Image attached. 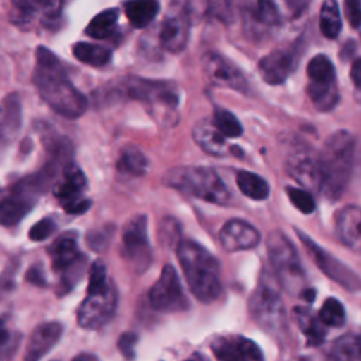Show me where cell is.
<instances>
[{
  "label": "cell",
  "instance_id": "cell-1",
  "mask_svg": "<svg viewBox=\"0 0 361 361\" xmlns=\"http://www.w3.org/2000/svg\"><path fill=\"white\" fill-rule=\"evenodd\" d=\"M35 56L37 66L32 82L42 100L65 118L73 120L83 116L87 99L69 80L58 56L45 47H38Z\"/></svg>",
  "mask_w": 361,
  "mask_h": 361
},
{
  "label": "cell",
  "instance_id": "cell-6",
  "mask_svg": "<svg viewBox=\"0 0 361 361\" xmlns=\"http://www.w3.org/2000/svg\"><path fill=\"white\" fill-rule=\"evenodd\" d=\"M281 288L275 274L264 269L248 302L252 319L269 334H278L285 329V309Z\"/></svg>",
  "mask_w": 361,
  "mask_h": 361
},
{
  "label": "cell",
  "instance_id": "cell-15",
  "mask_svg": "<svg viewBox=\"0 0 361 361\" xmlns=\"http://www.w3.org/2000/svg\"><path fill=\"white\" fill-rule=\"evenodd\" d=\"M117 292L113 285L100 292H90L78 309V324L83 329L96 330L103 327L114 316Z\"/></svg>",
  "mask_w": 361,
  "mask_h": 361
},
{
  "label": "cell",
  "instance_id": "cell-22",
  "mask_svg": "<svg viewBox=\"0 0 361 361\" xmlns=\"http://www.w3.org/2000/svg\"><path fill=\"white\" fill-rule=\"evenodd\" d=\"M63 327L58 322L38 324L30 336L24 351V361H41L61 340Z\"/></svg>",
  "mask_w": 361,
  "mask_h": 361
},
{
  "label": "cell",
  "instance_id": "cell-32",
  "mask_svg": "<svg viewBox=\"0 0 361 361\" xmlns=\"http://www.w3.org/2000/svg\"><path fill=\"white\" fill-rule=\"evenodd\" d=\"M117 169L127 175L141 176L148 169V159L137 147L127 145L121 149L117 161Z\"/></svg>",
  "mask_w": 361,
  "mask_h": 361
},
{
  "label": "cell",
  "instance_id": "cell-49",
  "mask_svg": "<svg viewBox=\"0 0 361 361\" xmlns=\"http://www.w3.org/2000/svg\"><path fill=\"white\" fill-rule=\"evenodd\" d=\"M302 296L307 300V302H313L314 296H316V292L312 289V288H306L303 292H302Z\"/></svg>",
  "mask_w": 361,
  "mask_h": 361
},
{
  "label": "cell",
  "instance_id": "cell-9",
  "mask_svg": "<svg viewBox=\"0 0 361 361\" xmlns=\"http://www.w3.org/2000/svg\"><path fill=\"white\" fill-rule=\"evenodd\" d=\"M121 254L137 274H142L151 264V245L148 240V220L144 214L134 216L123 230Z\"/></svg>",
  "mask_w": 361,
  "mask_h": 361
},
{
  "label": "cell",
  "instance_id": "cell-31",
  "mask_svg": "<svg viewBox=\"0 0 361 361\" xmlns=\"http://www.w3.org/2000/svg\"><path fill=\"white\" fill-rule=\"evenodd\" d=\"M327 361H361V338L354 334L338 337L333 343Z\"/></svg>",
  "mask_w": 361,
  "mask_h": 361
},
{
  "label": "cell",
  "instance_id": "cell-11",
  "mask_svg": "<svg viewBox=\"0 0 361 361\" xmlns=\"http://www.w3.org/2000/svg\"><path fill=\"white\" fill-rule=\"evenodd\" d=\"M149 303L161 313H176L189 309V300L183 292L176 269L166 264L161 276L149 290Z\"/></svg>",
  "mask_w": 361,
  "mask_h": 361
},
{
  "label": "cell",
  "instance_id": "cell-40",
  "mask_svg": "<svg viewBox=\"0 0 361 361\" xmlns=\"http://www.w3.org/2000/svg\"><path fill=\"white\" fill-rule=\"evenodd\" d=\"M111 281L107 278V269L106 265L102 261H94L90 268V278L87 285V293L90 292H100L110 286Z\"/></svg>",
  "mask_w": 361,
  "mask_h": 361
},
{
  "label": "cell",
  "instance_id": "cell-14",
  "mask_svg": "<svg viewBox=\"0 0 361 361\" xmlns=\"http://www.w3.org/2000/svg\"><path fill=\"white\" fill-rule=\"evenodd\" d=\"M124 92L131 99L165 107L166 110H175L179 106V89L169 80L133 76L124 82Z\"/></svg>",
  "mask_w": 361,
  "mask_h": 361
},
{
  "label": "cell",
  "instance_id": "cell-46",
  "mask_svg": "<svg viewBox=\"0 0 361 361\" xmlns=\"http://www.w3.org/2000/svg\"><path fill=\"white\" fill-rule=\"evenodd\" d=\"M309 3H310V0H285L286 7L289 8V11H290L293 16L300 14V13L307 7Z\"/></svg>",
  "mask_w": 361,
  "mask_h": 361
},
{
  "label": "cell",
  "instance_id": "cell-13",
  "mask_svg": "<svg viewBox=\"0 0 361 361\" xmlns=\"http://www.w3.org/2000/svg\"><path fill=\"white\" fill-rule=\"evenodd\" d=\"M296 234L300 238L303 247L307 250L312 259L314 261V264L327 278H330L331 281H334L336 283H338L340 286L350 292H357L361 289V278L351 268H348L344 262H341L330 252L319 247L303 231L296 230Z\"/></svg>",
  "mask_w": 361,
  "mask_h": 361
},
{
  "label": "cell",
  "instance_id": "cell-33",
  "mask_svg": "<svg viewBox=\"0 0 361 361\" xmlns=\"http://www.w3.org/2000/svg\"><path fill=\"white\" fill-rule=\"evenodd\" d=\"M307 94H309L313 106L319 111H329V110H331L336 106L337 100H338V93H337L336 82H333V83L309 82V85H307Z\"/></svg>",
  "mask_w": 361,
  "mask_h": 361
},
{
  "label": "cell",
  "instance_id": "cell-29",
  "mask_svg": "<svg viewBox=\"0 0 361 361\" xmlns=\"http://www.w3.org/2000/svg\"><path fill=\"white\" fill-rule=\"evenodd\" d=\"M118 21V10L107 8L96 14L87 24L85 32L94 39H106L116 34Z\"/></svg>",
  "mask_w": 361,
  "mask_h": 361
},
{
  "label": "cell",
  "instance_id": "cell-28",
  "mask_svg": "<svg viewBox=\"0 0 361 361\" xmlns=\"http://www.w3.org/2000/svg\"><path fill=\"white\" fill-rule=\"evenodd\" d=\"M72 52H73V56L82 63L96 66V68H102L107 65L111 59V49L100 44L76 42L72 47Z\"/></svg>",
  "mask_w": 361,
  "mask_h": 361
},
{
  "label": "cell",
  "instance_id": "cell-5",
  "mask_svg": "<svg viewBox=\"0 0 361 361\" xmlns=\"http://www.w3.org/2000/svg\"><path fill=\"white\" fill-rule=\"evenodd\" d=\"M58 162H49L39 172L11 185L3 195L0 220L3 226L17 224L37 203L38 196L47 189L55 176Z\"/></svg>",
  "mask_w": 361,
  "mask_h": 361
},
{
  "label": "cell",
  "instance_id": "cell-39",
  "mask_svg": "<svg viewBox=\"0 0 361 361\" xmlns=\"http://www.w3.org/2000/svg\"><path fill=\"white\" fill-rule=\"evenodd\" d=\"M286 195L290 200V203L302 213L305 214H310L314 212L316 209V203L312 197V195L305 190V189H299V188H293V186H288L286 188Z\"/></svg>",
  "mask_w": 361,
  "mask_h": 361
},
{
  "label": "cell",
  "instance_id": "cell-37",
  "mask_svg": "<svg viewBox=\"0 0 361 361\" xmlns=\"http://www.w3.org/2000/svg\"><path fill=\"white\" fill-rule=\"evenodd\" d=\"M213 124L227 138H237L243 134V126L238 118L226 109H216L213 114Z\"/></svg>",
  "mask_w": 361,
  "mask_h": 361
},
{
  "label": "cell",
  "instance_id": "cell-27",
  "mask_svg": "<svg viewBox=\"0 0 361 361\" xmlns=\"http://www.w3.org/2000/svg\"><path fill=\"white\" fill-rule=\"evenodd\" d=\"M21 127V103L17 93H10L3 100L1 138L6 142L16 137Z\"/></svg>",
  "mask_w": 361,
  "mask_h": 361
},
{
  "label": "cell",
  "instance_id": "cell-51",
  "mask_svg": "<svg viewBox=\"0 0 361 361\" xmlns=\"http://www.w3.org/2000/svg\"><path fill=\"white\" fill-rule=\"evenodd\" d=\"M186 361H193V360H186Z\"/></svg>",
  "mask_w": 361,
  "mask_h": 361
},
{
  "label": "cell",
  "instance_id": "cell-38",
  "mask_svg": "<svg viewBox=\"0 0 361 361\" xmlns=\"http://www.w3.org/2000/svg\"><path fill=\"white\" fill-rule=\"evenodd\" d=\"M319 319L326 326L341 327L345 323V312L343 305L336 298L326 299L319 312Z\"/></svg>",
  "mask_w": 361,
  "mask_h": 361
},
{
  "label": "cell",
  "instance_id": "cell-7",
  "mask_svg": "<svg viewBox=\"0 0 361 361\" xmlns=\"http://www.w3.org/2000/svg\"><path fill=\"white\" fill-rule=\"evenodd\" d=\"M267 251L281 286L292 295H302L306 289L305 271L292 241L282 231L274 230L268 234Z\"/></svg>",
  "mask_w": 361,
  "mask_h": 361
},
{
  "label": "cell",
  "instance_id": "cell-47",
  "mask_svg": "<svg viewBox=\"0 0 361 361\" xmlns=\"http://www.w3.org/2000/svg\"><path fill=\"white\" fill-rule=\"evenodd\" d=\"M350 76L353 83L361 89V58H357L353 65H351V71H350Z\"/></svg>",
  "mask_w": 361,
  "mask_h": 361
},
{
  "label": "cell",
  "instance_id": "cell-10",
  "mask_svg": "<svg viewBox=\"0 0 361 361\" xmlns=\"http://www.w3.org/2000/svg\"><path fill=\"white\" fill-rule=\"evenodd\" d=\"M86 185V176L76 164L68 162L63 165L62 175L54 185V196L66 213L78 214L90 207L92 202L85 197Z\"/></svg>",
  "mask_w": 361,
  "mask_h": 361
},
{
  "label": "cell",
  "instance_id": "cell-23",
  "mask_svg": "<svg viewBox=\"0 0 361 361\" xmlns=\"http://www.w3.org/2000/svg\"><path fill=\"white\" fill-rule=\"evenodd\" d=\"M336 233L345 247L361 254V207L348 204L337 212Z\"/></svg>",
  "mask_w": 361,
  "mask_h": 361
},
{
  "label": "cell",
  "instance_id": "cell-42",
  "mask_svg": "<svg viewBox=\"0 0 361 361\" xmlns=\"http://www.w3.org/2000/svg\"><path fill=\"white\" fill-rule=\"evenodd\" d=\"M56 230V224L54 220L51 219H41L39 221H37L31 228H30V233H28V237L30 240L32 241H44L47 240L48 237H51Z\"/></svg>",
  "mask_w": 361,
  "mask_h": 361
},
{
  "label": "cell",
  "instance_id": "cell-8",
  "mask_svg": "<svg viewBox=\"0 0 361 361\" xmlns=\"http://www.w3.org/2000/svg\"><path fill=\"white\" fill-rule=\"evenodd\" d=\"M281 24V14L274 0H247L243 7V31L248 41L264 42Z\"/></svg>",
  "mask_w": 361,
  "mask_h": 361
},
{
  "label": "cell",
  "instance_id": "cell-19",
  "mask_svg": "<svg viewBox=\"0 0 361 361\" xmlns=\"http://www.w3.org/2000/svg\"><path fill=\"white\" fill-rule=\"evenodd\" d=\"M288 173L302 186L320 192L322 172L319 155L306 148L293 151L286 159Z\"/></svg>",
  "mask_w": 361,
  "mask_h": 361
},
{
  "label": "cell",
  "instance_id": "cell-16",
  "mask_svg": "<svg viewBox=\"0 0 361 361\" xmlns=\"http://www.w3.org/2000/svg\"><path fill=\"white\" fill-rule=\"evenodd\" d=\"M190 25L192 18L186 6H172L159 27L158 39L161 47L172 54L183 51L189 39Z\"/></svg>",
  "mask_w": 361,
  "mask_h": 361
},
{
  "label": "cell",
  "instance_id": "cell-50",
  "mask_svg": "<svg viewBox=\"0 0 361 361\" xmlns=\"http://www.w3.org/2000/svg\"><path fill=\"white\" fill-rule=\"evenodd\" d=\"M73 361H97V358L93 354H80V355H76Z\"/></svg>",
  "mask_w": 361,
  "mask_h": 361
},
{
  "label": "cell",
  "instance_id": "cell-26",
  "mask_svg": "<svg viewBox=\"0 0 361 361\" xmlns=\"http://www.w3.org/2000/svg\"><path fill=\"white\" fill-rule=\"evenodd\" d=\"M159 7L158 0H127L124 13L134 28H144L157 17Z\"/></svg>",
  "mask_w": 361,
  "mask_h": 361
},
{
  "label": "cell",
  "instance_id": "cell-4",
  "mask_svg": "<svg viewBox=\"0 0 361 361\" xmlns=\"http://www.w3.org/2000/svg\"><path fill=\"white\" fill-rule=\"evenodd\" d=\"M165 185L216 204H228L231 192L226 182L212 168L178 166L164 176Z\"/></svg>",
  "mask_w": 361,
  "mask_h": 361
},
{
  "label": "cell",
  "instance_id": "cell-12",
  "mask_svg": "<svg viewBox=\"0 0 361 361\" xmlns=\"http://www.w3.org/2000/svg\"><path fill=\"white\" fill-rule=\"evenodd\" d=\"M68 0H11L10 21L21 30H30L35 21L55 24Z\"/></svg>",
  "mask_w": 361,
  "mask_h": 361
},
{
  "label": "cell",
  "instance_id": "cell-44",
  "mask_svg": "<svg viewBox=\"0 0 361 361\" xmlns=\"http://www.w3.org/2000/svg\"><path fill=\"white\" fill-rule=\"evenodd\" d=\"M345 17L353 28L361 25V1L360 0H345L344 1Z\"/></svg>",
  "mask_w": 361,
  "mask_h": 361
},
{
  "label": "cell",
  "instance_id": "cell-17",
  "mask_svg": "<svg viewBox=\"0 0 361 361\" xmlns=\"http://www.w3.org/2000/svg\"><path fill=\"white\" fill-rule=\"evenodd\" d=\"M203 72L212 85L245 93L248 83L243 72L230 59L217 54L206 52L202 59Z\"/></svg>",
  "mask_w": 361,
  "mask_h": 361
},
{
  "label": "cell",
  "instance_id": "cell-24",
  "mask_svg": "<svg viewBox=\"0 0 361 361\" xmlns=\"http://www.w3.org/2000/svg\"><path fill=\"white\" fill-rule=\"evenodd\" d=\"M54 271L63 272L66 268L73 265L83 255L78 248L76 233L61 234L48 248Z\"/></svg>",
  "mask_w": 361,
  "mask_h": 361
},
{
  "label": "cell",
  "instance_id": "cell-41",
  "mask_svg": "<svg viewBox=\"0 0 361 361\" xmlns=\"http://www.w3.org/2000/svg\"><path fill=\"white\" fill-rule=\"evenodd\" d=\"M83 269H85V257H82L73 265H71L63 272H61L62 274L61 285H59V289H61L59 293L61 295L65 293V292H69L75 286V283L82 278Z\"/></svg>",
  "mask_w": 361,
  "mask_h": 361
},
{
  "label": "cell",
  "instance_id": "cell-45",
  "mask_svg": "<svg viewBox=\"0 0 361 361\" xmlns=\"http://www.w3.org/2000/svg\"><path fill=\"white\" fill-rule=\"evenodd\" d=\"M110 231H92L86 235L87 244L94 250H102L109 241Z\"/></svg>",
  "mask_w": 361,
  "mask_h": 361
},
{
  "label": "cell",
  "instance_id": "cell-48",
  "mask_svg": "<svg viewBox=\"0 0 361 361\" xmlns=\"http://www.w3.org/2000/svg\"><path fill=\"white\" fill-rule=\"evenodd\" d=\"M27 281H30L34 285H44V275L38 267H32L27 272Z\"/></svg>",
  "mask_w": 361,
  "mask_h": 361
},
{
  "label": "cell",
  "instance_id": "cell-43",
  "mask_svg": "<svg viewBox=\"0 0 361 361\" xmlns=\"http://www.w3.org/2000/svg\"><path fill=\"white\" fill-rule=\"evenodd\" d=\"M137 341H138V336L135 333L127 331V333H123L120 336V338L117 341V347L127 360L134 358V350H135Z\"/></svg>",
  "mask_w": 361,
  "mask_h": 361
},
{
  "label": "cell",
  "instance_id": "cell-3",
  "mask_svg": "<svg viewBox=\"0 0 361 361\" xmlns=\"http://www.w3.org/2000/svg\"><path fill=\"white\" fill-rule=\"evenodd\" d=\"M354 137L344 130L333 133L319 154L320 192L329 200H337L345 190L354 161Z\"/></svg>",
  "mask_w": 361,
  "mask_h": 361
},
{
  "label": "cell",
  "instance_id": "cell-20",
  "mask_svg": "<svg viewBox=\"0 0 361 361\" xmlns=\"http://www.w3.org/2000/svg\"><path fill=\"white\" fill-rule=\"evenodd\" d=\"M210 348L217 361H264L261 348L243 336L217 337Z\"/></svg>",
  "mask_w": 361,
  "mask_h": 361
},
{
  "label": "cell",
  "instance_id": "cell-36",
  "mask_svg": "<svg viewBox=\"0 0 361 361\" xmlns=\"http://www.w3.org/2000/svg\"><path fill=\"white\" fill-rule=\"evenodd\" d=\"M307 76H309V82H316V83L336 82L334 66H333L331 61L323 54H319L309 61Z\"/></svg>",
  "mask_w": 361,
  "mask_h": 361
},
{
  "label": "cell",
  "instance_id": "cell-35",
  "mask_svg": "<svg viewBox=\"0 0 361 361\" xmlns=\"http://www.w3.org/2000/svg\"><path fill=\"white\" fill-rule=\"evenodd\" d=\"M341 30V16L336 0H324L320 8V31L329 38L334 39Z\"/></svg>",
  "mask_w": 361,
  "mask_h": 361
},
{
  "label": "cell",
  "instance_id": "cell-34",
  "mask_svg": "<svg viewBox=\"0 0 361 361\" xmlns=\"http://www.w3.org/2000/svg\"><path fill=\"white\" fill-rule=\"evenodd\" d=\"M295 314H296V320L298 324L300 327V330L303 331V334L307 338V343L310 345H317L324 340V329H323V322L317 317H314L307 309L303 307H296L295 309Z\"/></svg>",
  "mask_w": 361,
  "mask_h": 361
},
{
  "label": "cell",
  "instance_id": "cell-30",
  "mask_svg": "<svg viewBox=\"0 0 361 361\" xmlns=\"http://www.w3.org/2000/svg\"><path fill=\"white\" fill-rule=\"evenodd\" d=\"M235 182L240 192L254 200H265L269 196L268 182L250 171H238L235 175Z\"/></svg>",
  "mask_w": 361,
  "mask_h": 361
},
{
  "label": "cell",
  "instance_id": "cell-25",
  "mask_svg": "<svg viewBox=\"0 0 361 361\" xmlns=\"http://www.w3.org/2000/svg\"><path fill=\"white\" fill-rule=\"evenodd\" d=\"M195 142L207 154L214 157H223L227 154V144L224 135L216 128L213 121L200 120L192 130Z\"/></svg>",
  "mask_w": 361,
  "mask_h": 361
},
{
  "label": "cell",
  "instance_id": "cell-21",
  "mask_svg": "<svg viewBox=\"0 0 361 361\" xmlns=\"http://www.w3.org/2000/svg\"><path fill=\"white\" fill-rule=\"evenodd\" d=\"M220 243L228 252L251 250L259 243V231L248 221L233 219L221 227Z\"/></svg>",
  "mask_w": 361,
  "mask_h": 361
},
{
  "label": "cell",
  "instance_id": "cell-2",
  "mask_svg": "<svg viewBox=\"0 0 361 361\" xmlns=\"http://www.w3.org/2000/svg\"><path fill=\"white\" fill-rule=\"evenodd\" d=\"M178 259L180 262L186 282L202 303H212L221 293L220 264L204 247L192 240L178 244Z\"/></svg>",
  "mask_w": 361,
  "mask_h": 361
},
{
  "label": "cell",
  "instance_id": "cell-18",
  "mask_svg": "<svg viewBox=\"0 0 361 361\" xmlns=\"http://www.w3.org/2000/svg\"><path fill=\"white\" fill-rule=\"evenodd\" d=\"M299 61V47L279 48L265 55L258 62V72L268 85H281L295 71Z\"/></svg>",
  "mask_w": 361,
  "mask_h": 361
}]
</instances>
